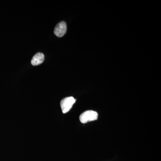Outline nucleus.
Returning <instances> with one entry per match:
<instances>
[{
	"instance_id": "f257e3e1",
	"label": "nucleus",
	"mask_w": 161,
	"mask_h": 161,
	"mask_svg": "<svg viewBox=\"0 0 161 161\" xmlns=\"http://www.w3.org/2000/svg\"><path fill=\"white\" fill-rule=\"evenodd\" d=\"M98 114L97 112L92 110L86 111L80 116V120L82 123L86 124L89 122L97 120Z\"/></svg>"
},
{
	"instance_id": "f03ea898",
	"label": "nucleus",
	"mask_w": 161,
	"mask_h": 161,
	"mask_svg": "<svg viewBox=\"0 0 161 161\" xmlns=\"http://www.w3.org/2000/svg\"><path fill=\"white\" fill-rule=\"evenodd\" d=\"M75 102L76 99L73 97H66L63 98L60 102V107L63 113L65 114L69 112Z\"/></svg>"
},
{
	"instance_id": "7ed1b4c3",
	"label": "nucleus",
	"mask_w": 161,
	"mask_h": 161,
	"mask_svg": "<svg viewBox=\"0 0 161 161\" xmlns=\"http://www.w3.org/2000/svg\"><path fill=\"white\" fill-rule=\"evenodd\" d=\"M67 31L66 23L64 22H61L57 24L54 29V33L58 37L63 36Z\"/></svg>"
},
{
	"instance_id": "20e7f679",
	"label": "nucleus",
	"mask_w": 161,
	"mask_h": 161,
	"mask_svg": "<svg viewBox=\"0 0 161 161\" xmlns=\"http://www.w3.org/2000/svg\"><path fill=\"white\" fill-rule=\"evenodd\" d=\"M44 60V56L43 54L41 53H38L33 57L31 63L34 66H36L43 63Z\"/></svg>"
}]
</instances>
